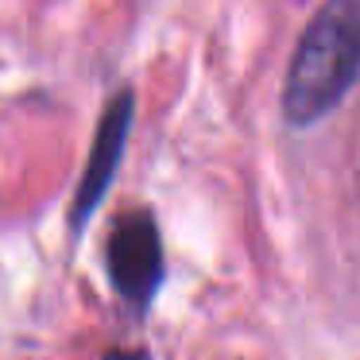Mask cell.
Segmentation results:
<instances>
[{"label":"cell","instance_id":"1","mask_svg":"<svg viewBox=\"0 0 360 360\" xmlns=\"http://www.w3.org/2000/svg\"><path fill=\"white\" fill-rule=\"evenodd\" d=\"M360 78V0H326L295 47L283 82L287 124H318Z\"/></svg>","mask_w":360,"mask_h":360},{"label":"cell","instance_id":"2","mask_svg":"<svg viewBox=\"0 0 360 360\" xmlns=\"http://www.w3.org/2000/svg\"><path fill=\"white\" fill-rule=\"evenodd\" d=\"M105 259H109V279L117 287V295L128 306H136V310H148L155 290L163 287V275H167L163 240H159L155 217L143 210L120 217L112 225Z\"/></svg>","mask_w":360,"mask_h":360},{"label":"cell","instance_id":"3","mask_svg":"<svg viewBox=\"0 0 360 360\" xmlns=\"http://www.w3.org/2000/svg\"><path fill=\"white\" fill-rule=\"evenodd\" d=\"M132 120H136V97H132V89H120V94L105 105L101 120H97V136H94V148H89L86 174H82L78 190H74V205H70L74 240H78V233L89 225V217L97 213V205L105 202L112 179H117L128 132H132Z\"/></svg>","mask_w":360,"mask_h":360},{"label":"cell","instance_id":"4","mask_svg":"<svg viewBox=\"0 0 360 360\" xmlns=\"http://www.w3.org/2000/svg\"><path fill=\"white\" fill-rule=\"evenodd\" d=\"M101 360H151L148 349H109Z\"/></svg>","mask_w":360,"mask_h":360}]
</instances>
